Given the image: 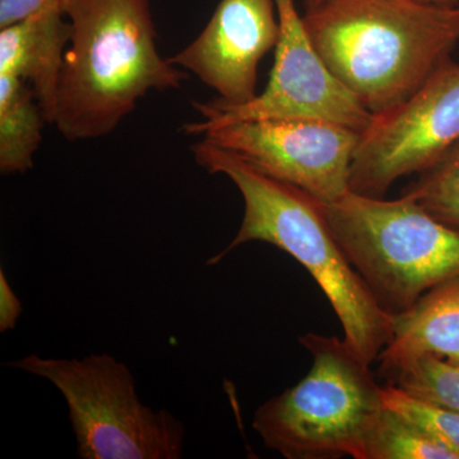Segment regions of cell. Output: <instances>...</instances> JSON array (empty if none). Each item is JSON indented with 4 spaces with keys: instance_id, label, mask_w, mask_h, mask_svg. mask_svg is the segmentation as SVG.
<instances>
[{
    "instance_id": "obj_1",
    "label": "cell",
    "mask_w": 459,
    "mask_h": 459,
    "mask_svg": "<svg viewBox=\"0 0 459 459\" xmlns=\"http://www.w3.org/2000/svg\"><path fill=\"white\" fill-rule=\"evenodd\" d=\"M192 152L205 171L228 177L246 204L238 234L207 264H219L230 253L252 241L279 247L318 283L340 319L343 340L368 364L377 361L391 341L394 316L380 307L344 255L320 202L204 138L193 144Z\"/></svg>"
},
{
    "instance_id": "obj_2",
    "label": "cell",
    "mask_w": 459,
    "mask_h": 459,
    "mask_svg": "<svg viewBox=\"0 0 459 459\" xmlns=\"http://www.w3.org/2000/svg\"><path fill=\"white\" fill-rule=\"evenodd\" d=\"M303 20L332 74L371 115L409 99L459 42V7L419 0H325Z\"/></svg>"
},
{
    "instance_id": "obj_3",
    "label": "cell",
    "mask_w": 459,
    "mask_h": 459,
    "mask_svg": "<svg viewBox=\"0 0 459 459\" xmlns=\"http://www.w3.org/2000/svg\"><path fill=\"white\" fill-rule=\"evenodd\" d=\"M72 25L54 126L65 140L113 133L150 91L188 78L160 56L150 0H68Z\"/></svg>"
},
{
    "instance_id": "obj_4",
    "label": "cell",
    "mask_w": 459,
    "mask_h": 459,
    "mask_svg": "<svg viewBox=\"0 0 459 459\" xmlns=\"http://www.w3.org/2000/svg\"><path fill=\"white\" fill-rule=\"evenodd\" d=\"M299 341L312 355L309 373L259 406L253 428L287 459H369L385 409L370 365L338 337L307 333Z\"/></svg>"
},
{
    "instance_id": "obj_5",
    "label": "cell",
    "mask_w": 459,
    "mask_h": 459,
    "mask_svg": "<svg viewBox=\"0 0 459 459\" xmlns=\"http://www.w3.org/2000/svg\"><path fill=\"white\" fill-rule=\"evenodd\" d=\"M320 204L344 255L391 316L459 276V230L412 198L402 195L388 201L350 190L336 202Z\"/></svg>"
},
{
    "instance_id": "obj_6",
    "label": "cell",
    "mask_w": 459,
    "mask_h": 459,
    "mask_svg": "<svg viewBox=\"0 0 459 459\" xmlns=\"http://www.w3.org/2000/svg\"><path fill=\"white\" fill-rule=\"evenodd\" d=\"M8 367L56 386L82 459H179L186 428L166 410L141 401L131 369L108 353L83 359L25 356Z\"/></svg>"
},
{
    "instance_id": "obj_7",
    "label": "cell",
    "mask_w": 459,
    "mask_h": 459,
    "mask_svg": "<svg viewBox=\"0 0 459 459\" xmlns=\"http://www.w3.org/2000/svg\"><path fill=\"white\" fill-rule=\"evenodd\" d=\"M280 21V40L270 82L261 95L238 107L219 100L193 102L201 122L184 124L186 134L265 119H316L362 133L374 115L337 80L305 29L295 0H274Z\"/></svg>"
},
{
    "instance_id": "obj_8",
    "label": "cell",
    "mask_w": 459,
    "mask_h": 459,
    "mask_svg": "<svg viewBox=\"0 0 459 459\" xmlns=\"http://www.w3.org/2000/svg\"><path fill=\"white\" fill-rule=\"evenodd\" d=\"M458 142L459 65L448 59L398 107L374 115L353 155L350 189L385 198L395 181L428 170Z\"/></svg>"
},
{
    "instance_id": "obj_9",
    "label": "cell",
    "mask_w": 459,
    "mask_h": 459,
    "mask_svg": "<svg viewBox=\"0 0 459 459\" xmlns=\"http://www.w3.org/2000/svg\"><path fill=\"white\" fill-rule=\"evenodd\" d=\"M204 138L264 174L332 204L350 192L361 133L316 119H265L208 129Z\"/></svg>"
},
{
    "instance_id": "obj_10",
    "label": "cell",
    "mask_w": 459,
    "mask_h": 459,
    "mask_svg": "<svg viewBox=\"0 0 459 459\" xmlns=\"http://www.w3.org/2000/svg\"><path fill=\"white\" fill-rule=\"evenodd\" d=\"M279 40L274 0H221L204 31L169 62L197 75L219 101L238 107L255 98L259 63Z\"/></svg>"
},
{
    "instance_id": "obj_11",
    "label": "cell",
    "mask_w": 459,
    "mask_h": 459,
    "mask_svg": "<svg viewBox=\"0 0 459 459\" xmlns=\"http://www.w3.org/2000/svg\"><path fill=\"white\" fill-rule=\"evenodd\" d=\"M60 9H47L0 29V74L31 84L45 119L54 123L57 90L72 25Z\"/></svg>"
},
{
    "instance_id": "obj_12",
    "label": "cell",
    "mask_w": 459,
    "mask_h": 459,
    "mask_svg": "<svg viewBox=\"0 0 459 459\" xmlns=\"http://www.w3.org/2000/svg\"><path fill=\"white\" fill-rule=\"evenodd\" d=\"M392 316L394 333L377 358L379 370L425 355L459 364V276L434 286L406 312Z\"/></svg>"
},
{
    "instance_id": "obj_13",
    "label": "cell",
    "mask_w": 459,
    "mask_h": 459,
    "mask_svg": "<svg viewBox=\"0 0 459 459\" xmlns=\"http://www.w3.org/2000/svg\"><path fill=\"white\" fill-rule=\"evenodd\" d=\"M44 113L31 84L0 74V171L25 174L40 146Z\"/></svg>"
},
{
    "instance_id": "obj_14",
    "label": "cell",
    "mask_w": 459,
    "mask_h": 459,
    "mask_svg": "<svg viewBox=\"0 0 459 459\" xmlns=\"http://www.w3.org/2000/svg\"><path fill=\"white\" fill-rule=\"evenodd\" d=\"M386 385L420 400L459 412V364L435 356H416L379 370Z\"/></svg>"
},
{
    "instance_id": "obj_15",
    "label": "cell",
    "mask_w": 459,
    "mask_h": 459,
    "mask_svg": "<svg viewBox=\"0 0 459 459\" xmlns=\"http://www.w3.org/2000/svg\"><path fill=\"white\" fill-rule=\"evenodd\" d=\"M369 459L458 458L418 424L385 407L371 437Z\"/></svg>"
},
{
    "instance_id": "obj_16",
    "label": "cell",
    "mask_w": 459,
    "mask_h": 459,
    "mask_svg": "<svg viewBox=\"0 0 459 459\" xmlns=\"http://www.w3.org/2000/svg\"><path fill=\"white\" fill-rule=\"evenodd\" d=\"M402 195L427 212L459 230V142L437 162L418 175Z\"/></svg>"
},
{
    "instance_id": "obj_17",
    "label": "cell",
    "mask_w": 459,
    "mask_h": 459,
    "mask_svg": "<svg viewBox=\"0 0 459 459\" xmlns=\"http://www.w3.org/2000/svg\"><path fill=\"white\" fill-rule=\"evenodd\" d=\"M385 407L424 429L459 459V412L413 397L397 386H383Z\"/></svg>"
},
{
    "instance_id": "obj_18",
    "label": "cell",
    "mask_w": 459,
    "mask_h": 459,
    "mask_svg": "<svg viewBox=\"0 0 459 459\" xmlns=\"http://www.w3.org/2000/svg\"><path fill=\"white\" fill-rule=\"evenodd\" d=\"M66 3L68 0H0V29L47 9H60L65 13Z\"/></svg>"
},
{
    "instance_id": "obj_19",
    "label": "cell",
    "mask_w": 459,
    "mask_h": 459,
    "mask_svg": "<svg viewBox=\"0 0 459 459\" xmlns=\"http://www.w3.org/2000/svg\"><path fill=\"white\" fill-rule=\"evenodd\" d=\"M22 310V304L12 289L4 270H0V332L2 333L16 328Z\"/></svg>"
},
{
    "instance_id": "obj_20",
    "label": "cell",
    "mask_w": 459,
    "mask_h": 459,
    "mask_svg": "<svg viewBox=\"0 0 459 459\" xmlns=\"http://www.w3.org/2000/svg\"><path fill=\"white\" fill-rule=\"evenodd\" d=\"M427 4L439 5V7L458 8L459 0H419Z\"/></svg>"
},
{
    "instance_id": "obj_21",
    "label": "cell",
    "mask_w": 459,
    "mask_h": 459,
    "mask_svg": "<svg viewBox=\"0 0 459 459\" xmlns=\"http://www.w3.org/2000/svg\"><path fill=\"white\" fill-rule=\"evenodd\" d=\"M325 2V0H305V4H307V9H312L318 7V5Z\"/></svg>"
}]
</instances>
